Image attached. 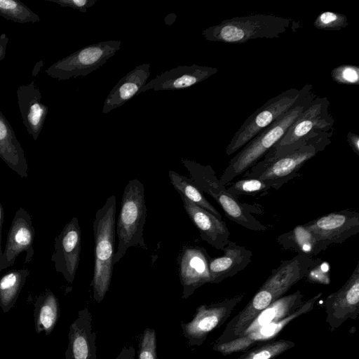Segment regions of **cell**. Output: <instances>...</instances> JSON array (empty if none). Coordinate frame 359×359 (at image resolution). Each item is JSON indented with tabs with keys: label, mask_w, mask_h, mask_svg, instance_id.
I'll return each mask as SVG.
<instances>
[{
	"label": "cell",
	"mask_w": 359,
	"mask_h": 359,
	"mask_svg": "<svg viewBox=\"0 0 359 359\" xmlns=\"http://www.w3.org/2000/svg\"><path fill=\"white\" fill-rule=\"evenodd\" d=\"M3 222H4V212H3L2 205L0 202V259H1V257L2 255V252H3V250L1 248V234H2ZM0 272H1V270H0Z\"/></svg>",
	"instance_id": "60d3db41"
},
{
	"label": "cell",
	"mask_w": 359,
	"mask_h": 359,
	"mask_svg": "<svg viewBox=\"0 0 359 359\" xmlns=\"http://www.w3.org/2000/svg\"><path fill=\"white\" fill-rule=\"evenodd\" d=\"M311 283L329 285L330 283V267L327 262L320 260L311 267L304 278Z\"/></svg>",
	"instance_id": "d590c367"
},
{
	"label": "cell",
	"mask_w": 359,
	"mask_h": 359,
	"mask_svg": "<svg viewBox=\"0 0 359 359\" xmlns=\"http://www.w3.org/2000/svg\"><path fill=\"white\" fill-rule=\"evenodd\" d=\"M0 16L18 23L37 22L40 17L19 0H0Z\"/></svg>",
	"instance_id": "4dcf8cb0"
},
{
	"label": "cell",
	"mask_w": 359,
	"mask_h": 359,
	"mask_svg": "<svg viewBox=\"0 0 359 359\" xmlns=\"http://www.w3.org/2000/svg\"><path fill=\"white\" fill-rule=\"evenodd\" d=\"M150 76V64L144 63L135 67L122 77L111 90L104 100L102 113L107 114L115 109L135 95L146 84Z\"/></svg>",
	"instance_id": "603a6c76"
},
{
	"label": "cell",
	"mask_w": 359,
	"mask_h": 359,
	"mask_svg": "<svg viewBox=\"0 0 359 359\" xmlns=\"http://www.w3.org/2000/svg\"><path fill=\"white\" fill-rule=\"evenodd\" d=\"M245 294L243 292L217 302L198 306L193 319L181 323L182 333L189 345H202L211 332L227 320Z\"/></svg>",
	"instance_id": "8fae6325"
},
{
	"label": "cell",
	"mask_w": 359,
	"mask_h": 359,
	"mask_svg": "<svg viewBox=\"0 0 359 359\" xmlns=\"http://www.w3.org/2000/svg\"><path fill=\"white\" fill-rule=\"evenodd\" d=\"M116 198H107L97 210L93 221L95 241L94 269L91 286L95 301L100 303L108 292L112 276L114 256Z\"/></svg>",
	"instance_id": "277c9868"
},
{
	"label": "cell",
	"mask_w": 359,
	"mask_h": 359,
	"mask_svg": "<svg viewBox=\"0 0 359 359\" xmlns=\"http://www.w3.org/2000/svg\"><path fill=\"white\" fill-rule=\"evenodd\" d=\"M348 25V18L345 15L332 11L321 13L313 22L316 29L325 31H338Z\"/></svg>",
	"instance_id": "d6a6232c"
},
{
	"label": "cell",
	"mask_w": 359,
	"mask_h": 359,
	"mask_svg": "<svg viewBox=\"0 0 359 359\" xmlns=\"http://www.w3.org/2000/svg\"><path fill=\"white\" fill-rule=\"evenodd\" d=\"M55 250L51 256L57 272L72 283L79 266L81 250V232L77 217L65 224L55 238Z\"/></svg>",
	"instance_id": "9a60e30c"
},
{
	"label": "cell",
	"mask_w": 359,
	"mask_h": 359,
	"mask_svg": "<svg viewBox=\"0 0 359 359\" xmlns=\"http://www.w3.org/2000/svg\"><path fill=\"white\" fill-rule=\"evenodd\" d=\"M325 322L330 332L359 314V262L343 286L330 294L324 302Z\"/></svg>",
	"instance_id": "4fadbf2b"
},
{
	"label": "cell",
	"mask_w": 359,
	"mask_h": 359,
	"mask_svg": "<svg viewBox=\"0 0 359 359\" xmlns=\"http://www.w3.org/2000/svg\"><path fill=\"white\" fill-rule=\"evenodd\" d=\"M218 72L216 67L200 66H177L170 70L156 75L155 79L146 83L139 94L149 90H179L196 85Z\"/></svg>",
	"instance_id": "ac0fdd59"
},
{
	"label": "cell",
	"mask_w": 359,
	"mask_h": 359,
	"mask_svg": "<svg viewBox=\"0 0 359 359\" xmlns=\"http://www.w3.org/2000/svg\"><path fill=\"white\" fill-rule=\"evenodd\" d=\"M327 248L340 244L359 233V213L341 210L304 224Z\"/></svg>",
	"instance_id": "5bb4252c"
},
{
	"label": "cell",
	"mask_w": 359,
	"mask_h": 359,
	"mask_svg": "<svg viewBox=\"0 0 359 359\" xmlns=\"http://www.w3.org/2000/svg\"><path fill=\"white\" fill-rule=\"evenodd\" d=\"M119 40L86 46L48 67L46 74L58 80L85 76L100 68L120 49Z\"/></svg>",
	"instance_id": "9c48e42d"
},
{
	"label": "cell",
	"mask_w": 359,
	"mask_h": 359,
	"mask_svg": "<svg viewBox=\"0 0 359 359\" xmlns=\"http://www.w3.org/2000/svg\"><path fill=\"white\" fill-rule=\"evenodd\" d=\"M8 39L5 33L0 35V61L3 60L6 56Z\"/></svg>",
	"instance_id": "ab89813d"
},
{
	"label": "cell",
	"mask_w": 359,
	"mask_h": 359,
	"mask_svg": "<svg viewBox=\"0 0 359 359\" xmlns=\"http://www.w3.org/2000/svg\"><path fill=\"white\" fill-rule=\"evenodd\" d=\"M276 241L283 249L311 258L327 249L304 224L297 225L290 231L279 235Z\"/></svg>",
	"instance_id": "484cf974"
},
{
	"label": "cell",
	"mask_w": 359,
	"mask_h": 359,
	"mask_svg": "<svg viewBox=\"0 0 359 359\" xmlns=\"http://www.w3.org/2000/svg\"><path fill=\"white\" fill-rule=\"evenodd\" d=\"M180 195L183 208L198 230L201 239L217 250H223L229 241L230 236L226 222L192 203L183 195Z\"/></svg>",
	"instance_id": "d6986e66"
},
{
	"label": "cell",
	"mask_w": 359,
	"mask_h": 359,
	"mask_svg": "<svg viewBox=\"0 0 359 359\" xmlns=\"http://www.w3.org/2000/svg\"><path fill=\"white\" fill-rule=\"evenodd\" d=\"M333 130H316L306 136L292 151L271 160H260L243 174V177L258 178L271 189H279L294 178L301 168L323 151L332 142Z\"/></svg>",
	"instance_id": "3957f363"
},
{
	"label": "cell",
	"mask_w": 359,
	"mask_h": 359,
	"mask_svg": "<svg viewBox=\"0 0 359 359\" xmlns=\"http://www.w3.org/2000/svg\"><path fill=\"white\" fill-rule=\"evenodd\" d=\"M226 187L229 192L235 198L242 195L255 196L263 195L271 188L264 180L254 177H243L233 182H231Z\"/></svg>",
	"instance_id": "1f68e13d"
},
{
	"label": "cell",
	"mask_w": 359,
	"mask_h": 359,
	"mask_svg": "<svg viewBox=\"0 0 359 359\" xmlns=\"http://www.w3.org/2000/svg\"><path fill=\"white\" fill-rule=\"evenodd\" d=\"M210 257L203 247H183L177 258L178 273L182 286V299H188L198 287L210 283Z\"/></svg>",
	"instance_id": "2e32d148"
},
{
	"label": "cell",
	"mask_w": 359,
	"mask_h": 359,
	"mask_svg": "<svg viewBox=\"0 0 359 359\" xmlns=\"http://www.w3.org/2000/svg\"><path fill=\"white\" fill-rule=\"evenodd\" d=\"M138 359H158L155 330L147 327L144 330L140 343Z\"/></svg>",
	"instance_id": "e575fe53"
},
{
	"label": "cell",
	"mask_w": 359,
	"mask_h": 359,
	"mask_svg": "<svg viewBox=\"0 0 359 359\" xmlns=\"http://www.w3.org/2000/svg\"><path fill=\"white\" fill-rule=\"evenodd\" d=\"M146 217L144 185L137 179L131 180L124 189L117 219L118 243L114 256V265L121 259L130 247L147 249L143 236Z\"/></svg>",
	"instance_id": "8992f818"
},
{
	"label": "cell",
	"mask_w": 359,
	"mask_h": 359,
	"mask_svg": "<svg viewBox=\"0 0 359 359\" xmlns=\"http://www.w3.org/2000/svg\"><path fill=\"white\" fill-rule=\"evenodd\" d=\"M347 142L352 150L359 155V137L358 135L348 132L347 134Z\"/></svg>",
	"instance_id": "74e56055"
},
{
	"label": "cell",
	"mask_w": 359,
	"mask_h": 359,
	"mask_svg": "<svg viewBox=\"0 0 359 359\" xmlns=\"http://www.w3.org/2000/svg\"><path fill=\"white\" fill-rule=\"evenodd\" d=\"M302 89L290 88L269 99L243 122L228 144L225 152L230 156L243 148L253 137L288 111L303 94Z\"/></svg>",
	"instance_id": "ba28073f"
},
{
	"label": "cell",
	"mask_w": 359,
	"mask_h": 359,
	"mask_svg": "<svg viewBox=\"0 0 359 359\" xmlns=\"http://www.w3.org/2000/svg\"><path fill=\"white\" fill-rule=\"evenodd\" d=\"M294 346L292 341L273 339L252 346L237 359H275Z\"/></svg>",
	"instance_id": "f546056e"
},
{
	"label": "cell",
	"mask_w": 359,
	"mask_h": 359,
	"mask_svg": "<svg viewBox=\"0 0 359 359\" xmlns=\"http://www.w3.org/2000/svg\"><path fill=\"white\" fill-rule=\"evenodd\" d=\"M0 158L20 177H28V164L24 150L13 128L0 111Z\"/></svg>",
	"instance_id": "cb8c5ba5"
},
{
	"label": "cell",
	"mask_w": 359,
	"mask_h": 359,
	"mask_svg": "<svg viewBox=\"0 0 359 359\" xmlns=\"http://www.w3.org/2000/svg\"><path fill=\"white\" fill-rule=\"evenodd\" d=\"M168 177L171 184L186 198L204 208L219 219H222L218 210L206 199L203 192L193 183L190 178L169 170Z\"/></svg>",
	"instance_id": "f1b7e54d"
},
{
	"label": "cell",
	"mask_w": 359,
	"mask_h": 359,
	"mask_svg": "<svg viewBox=\"0 0 359 359\" xmlns=\"http://www.w3.org/2000/svg\"><path fill=\"white\" fill-rule=\"evenodd\" d=\"M57 4L62 7H69L80 12L86 13L87 9L93 6L97 0H45Z\"/></svg>",
	"instance_id": "8d00e7d4"
},
{
	"label": "cell",
	"mask_w": 359,
	"mask_h": 359,
	"mask_svg": "<svg viewBox=\"0 0 359 359\" xmlns=\"http://www.w3.org/2000/svg\"><path fill=\"white\" fill-rule=\"evenodd\" d=\"M304 302V294L300 290L283 296L258 313L239 337L287 317L299 308Z\"/></svg>",
	"instance_id": "d4e9b609"
},
{
	"label": "cell",
	"mask_w": 359,
	"mask_h": 359,
	"mask_svg": "<svg viewBox=\"0 0 359 359\" xmlns=\"http://www.w3.org/2000/svg\"><path fill=\"white\" fill-rule=\"evenodd\" d=\"M16 94L23 124L28 133L36 140L43 128L48 107L41 102V93L34 80L20 86Z\"/></svg>",
	"instance_id": "44dd1931"
},
{
	"label": "cell",
	"mask_w": 359,
	"mask_h": 359,
	"mask_svg": "<svg viewBox=\"0 0 359 359\" xmlns=\"http://www.w3.org/2000/svg\"><path fill=\"white\" fill-rule=\"evenodd\" d=\"M222 251L223 255L210 259V283L218 284L235 276L252 261V252L235 242L229 241Z\"/></svg>",
	"instance_id": "7402d4cb"
},
{
	"label": "cell",
	"mask_w": 359,
	"mask_h": 359,
	"mask_svg": "<svg viewBox=\"0 0 359 359\" xmlns=\"http://www.w3.org/2000/svg\"><path fill=\"white\" fill-rule=\"evenodd\" d=\"M320 260V258L298 254L283 261L271 271L246 306L229 320L215 343H224L238 337L258 313L284 296L294 285L304 279L308 270Z\"/></svg>",
	"instance_id": "6da1fadb"
},
{
	"label": "cell",
	"mask_w": 359,
	"mask_h": 359,
	"mask_svg": "<svg viewBox=\"0 0 359 359\" xmlns=\"http://www.w3.org/2000/svg\"><path fill=\"white\" fill-rule=\"evenodd\" d=\"M135 349L133 346L123 347L115 359H135Z\"/></svg>",
	"instance_id": "f35d334b"
},
{
	"label": "cell",
	"mask_w": 359,
	"mask_h": 359,
	"mask_svg": "<svg viewBox=\"0 0 359 359\" xmlns=\"http://www.w3.org/2000/svg\"><path fill=\"white\" fill-rule=\"evenodd\" d=\"M322 295L323 292H319L307 301H304L299 308L281 320L272 322L252 332L231 341L215 344L212 348L223 355H229L236 353H243L254 346L275 339L292 321L300 316L311 311Z\"/></svg>",
	"instance_id": "7c38bea8"
},
{
	"label": "cell",
	"mask_w": 359,
	"mask_h": 359,
	"mask_svg": "<svg viewBox=\"0 0 359 359\" xmlns=\"http://www.w3.org/2000/svg\"><path fill=\"white\" fill-rule=\"evenodd\" d=\"M34 228L32 217L27 210L20 208L15 212L10 226L5 249L0 259V270L14 264L16 257L26 252L25 263H29L34 255Z\"/></svg>",
	"instance_id": "e0dca14e"
},
{
	"label": "cell",
	"mask_w": 359,
	"mask_h": 359,
	"mask_svg": "<svg viewBox=\"0 0 359 359\" xmlns=\"http://www.w3.org/2000/svg\"><path fill=\"white\" fill-rule=\"evenodd\" d=\"M181 162L189 171L193 183L203 193L212 197L229 219L251 231L266 230V226L251 213V207L239 201L219 182L211 165H202L186 158H181Z\"/></svg>",
	"instance_id": "52a82bcc"
},
{
	"label": "cell",
	"mask_w": 359,
	"mask_h": 359,
	"mask_svg": "<svg viewBox=\"0 0 359 359\" xmlns=\"http://www.w3.org/2000/svg\"><path fill=\"white\" fill-rule=\"evenodd\" d=\"M311 84H306L303 94L283 115L261 131L229 161L219 178L225 187L256 164L283 137L290 126L316 97Z\"/></svg>",
	"instance_id": "7a4b0ae2"
},
{
	"label": "cell",
	"mask_w": 359,
	"mask_h": 359,
	"mask_svg": "<svg viewBox=\"0 0 359 359\" xmlns=\"http://www.w3.org/2000/svg\"><path fill=\"white\" fill-rule=\"evenodd\" d=\"M332 79L338 83L346 85H358L359 67L353 65H342L331 71Z\"/></svg>",
	"instance_id": "836d02e7"
},
{
	"label": "cell",
	"mask_w": 359,
	"mask_h": 359,
	"mask_svg": "<svg viewBox=\"0 0 359 359\" xmlns=\"http://www.w3.org/2000/svg\"><path fill=\"white\" fill-rule=\"evenodd\" d=\"M34 324L38 334H49L55 328L59 318L57 298L50 290L39 296L34 304Z\"/></svg>",
	"instance_id": "4316f807"
},
{
	"label": "cell",
	"mask_w": 359,
	"mask_h": 359,
	"mask_svg": "<svg viewBox=\"0 0 359 359\" xmlns=\"http://www.w3.org/2000/svg\"><path fill=\"white\" fill-rule=\"evenodd\" d=\"M330 104L326 97L316 96L262 160H271L287 154L296 142L314 131L333 130L334 118L329 111Z\"/></svg>",
	"instance_id": "30bf717a"
},
{
	"label": "cell",
	"mask_w": 359,
	"mask_h": 359,
	"mask_svg": "<svg viewBox=\"0 0 359 359\" xmlns=\"http://www.w3.org/2000/svg\"><path fill=\"white\" fill-rule=\"evenodd\" d=\"M29 275L27 269H12L0 276V308L6 313L16 303L19 294Z\"/></svg>",
	"instance_id": "83f0119b"
},
{
	"label": "cell",
	"mask_w": 359,
	"mask_h": 359,
	"mask_svg": "<svg viewBox=\"0 0 359 359\" xmlns=\"http://www.w3.org/2000/svg\"><path fill=\"white\" fill-rule=\"evenodd\" d=\"M93 316L88 307L78 312L70 325L65 359H97L96 332L93 330Z\"/></svg>",
	"instance_id": "ffe728a7"
},
{
	"label": "cell",
	"mask_w": 359,
	"mask_h": 359,
	"mask_svg": "<svg viewBox=\"0 0 359 359\" xmlns=\"http://www.w3.org/2000/svg\"><path fill=\"white\" fill-rule=\"evenodd\" d=\"M288 18L265 14L234 17L222 21L202 31L210 41L243 43L257 39H274L283 35L290 27Z\"/></svg>",
	"instance_id": "5b68a950"
}]
</instances>
